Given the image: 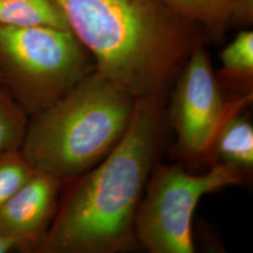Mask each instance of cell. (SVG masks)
<instances>
[{"instance_id": "cell-1", "label": "cell", "mask_w": 253, "mask_h": 253, "mask_svg": "<svg viewBox=\"0 0 253 253\" xmlns=\"http://www.w3.org/2000/svg\"><path fill=\"white\" fill-rule=\"evenodd\" d=\"M96 71L133 100H162L192 51L198 27L162 0H53Z\"/></svg>"}, {"instance_id": "cell-2", "label": "cell", "mask_w": 253, "mask_h": 253, "mask_svg": "<svg viewBox=\"0 0 253 253\" xmlns=\"http://www.w3.org/2000/svg\"><path fill=\"white\" fill-rule=\"evenodd\" d=\"M161 126V100H136L124 135L102 161L72 182L37 253L129 249L136 241V216L152 172Z\"/></svg>"}, {"instance_id": "cell-3", "label": "cell", "mask_w": 253, "mask_h": 253, "mask_svg": "<svg viewBox=\"0 0 253 253\" xmlns=\"http://www.w3.org/2000/svg\"><path fill=\"white\" fill-rule=\"evenodd\" d=\"M135 100L96 70L32 116L20 150L37 172L62 183L102 161L124 135Z\"/></svg>"}, {"instance_id": "cell-4", "label": "cell", "mask_w": 253, "mask_h": 253, "mask_svg": "<svg viewBox=\"0 0 253 253\" xmlns=\"http://www.w3.org/2000/svg\"><path fill=\"white\" fill-rule=\"evenodd\" d=\"M96 70L94 60L70 29L0 25L2 85L34 116Z\"/></svg>"}, {"instance_id": "cell-5", "label": "cell", "mask_w": 253, "mask_h": 253, "mask_svg": "<svg viewBox=\"0 0 253 253\" xmlns=\"http://www.w3.org/2000/svg\"><path fill=\"white\" fill-rule=\"evenodd\" d=\"M243 172L215 163L203 174H191L179 165H163L150 173L138 208L136 241L150 253H192V217L201 198L240 184Z\"/></svg>"}, {"instance_id": "cell-6", "label": "cell", "mask_w": 253, "mask_h": 253, "mask_svg": "<svg viewBox=\"0 0 253 253\" xmlns=\"http://www.w3.org/2000/svg\"><path fill=\"white\" fill-rule=\"evenodd\" d=\"M175 82L171 118L177 146L184 156L199 158L209 154L227 119L250 96L233 102L224 100L210 59L201 45L192 51Z\"/></svg>"}, {"instance_id": "cell-7", "label": "cell", "mask_w": 253, "mask_h": 253, "mask_svg": "<svg viewBox=\"0 0 253 253\" xmlns=\"http://www.w3.org/2000/svg\"><path fill=\"white\" fill-rule=\"evenodd\" d=\"M63 185L35 172L0 208V235L18 243L23 252H36L54 219Z\"/></svg>"}, {"instance_id": "cell-8", "label": "cell", "mask_w": 253, "mask_h": 253, "mask_svg": "<svg viewBox=\"0 0 253 253\" xmlns=\"http://www.w3.org/2000/svg\"><path fill=\"white\" fill-rule=\"evenodd\" d=\"M237 112L227 119L218 131L209 155L214 153L215 163L230 165L244 173L253 169V127Z\"/></svg>"}, {"instance_id": "cell-9", "label": "cell", "mask_w": 253, "mask_h": 253, "mask_svg": "<svg viewBox=\"0 0 253 253\" xmlns=\"http://www.w3.org/2000/svg\"><path fill=\"white\" fill-rule=\"evenodd\" d=\"M0 25L14 27H50L70 29L63 12L53 0L0 1Z\"/></svg>"}, {"instance_id": "cell-10", "label": "cell", "mask_w": 253, "mask_h": 253, "mask_svg": "<svg viewBox=\"0 0 253 253\" xmlns=\"http://www.w3.org/2000/svg\"><path fill=\"white\" fill-rule=\"evenodd\" d=\"M175 15L221 38L231 21L233 0H162Z\"/></svg>"}, {"instance_id": "cell-11", "label": "cell", "mask_w": 253, "mask_h": 253, "mask_svg": "<svg viewBox=\"0 0 253 253\" xmlns=\"http://www.w3.org/2000/svg\"><path fill=\"white\" fill-rule=\"evenodd\" d=\"M220 61L224 77L234 82L250 84L253 75V32L241 31L221 51Z\"/></svg>"}, {"instance_id": "cell-12", "label": "cell", "mask_w": 253, "mask_h": 253, "mask_svg": "<svg viewBox=\"0 0 253 253\" xmlns=\"http://www.w3.org/2000/svg\"><path fill=\"white\" fill-rule=\"evenodd\" d=\"M27 113L0 84V153L20 149L27 131Z\"/></svg>"}, {"instance_id": "cell-13", "label": "cell", "mask_w": 253, "mask_h": 253, "mask_svg": "<svg viewBox=\"0 0 253 253\" xmlns=\"http://www.w3.org/2000/svg\"><path fill=\"white\" fill-rule=\"evenodd\" d=\"M36 172L20 149L0 153V208Z\"/></svg>"}, {"instance_id": "cell-14", "label": "cell", "mask_w": 253, "mask_h": 253, "mask_svg": "<svg viewBox=\"0 0 253 253\" xmlns=\"http://www.w3.org/2000/svg\"><path fill=\"white\" fill-rule=\"evenodd\" d=\"M253 0H233L231 21H236L241 25L253 23Z\"/></svg>"}, {"instance_id": "cell-15", "label": "cell", "mask_w": 253, "mask_h": 253, "mask_svg": "<svg viewBox=\"0 0 253 253\" xmlns=\"http://www.w3.org/2000/svg\"><path fill=\"white\" fill-rule=\"evenodd\" d=\"M23 252L22 248L15 241L0 235V253Z\"/></svg>"}, {"instance_id": "cell-16", "label": "cell", "mask_w": 253, "mask_h": 253, "mask_svg": "<svg viewBox=\"0 0 253 253\" xmlns=\"http://www.w3.org/2000/svg\"><path fill=\"white\" fill-rule=\"evenodd\" d=\"M0 84L2 85V81H1V77H0Z\"/></svg>"}, {"instance_id": "cell-17", "label": "cell", "mask_w": 253, "mask_h": 253, "mask_svg": "<svg viewBox=\"0 0 253 253\" xmlns=\"http://www.w3.org/2000/svg\"><path fill=\"white\" fill-rule=\"evenodd\" d=\"M0 1H3V0H0Z\"/></svg>"}]
</instances>
